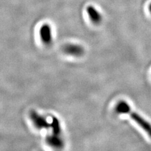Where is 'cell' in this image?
Masks as SVG:
<instances>
[{"instance_id":"obj_7","label":"cell","mask_w":151,"mask_h":151,"mask_svg":"<svg viewBox=\"0 0 151 151\" xmlns=\"http://www.w3.org/2000/svg\"><path fill=\"white\" fill-rule=\"evenodd\" d=\"M51 124V128L52 129L53 134L55 135H60L61 134V127L59 119L56 117H52V122L50 123Z\"/></svg>"},{"instance_id":"obj_1","label":"cell","mask_w":151,"mask_h":151,"mask_svg":"<svg viewBox=\"0 0 151 151\" xmlns=\"http://www.w3.org/2000/svg\"><path fill=\"white\" fill-rule=\"evenodd\" d=\"M115 110L118 113L129 114L132 119L137 123L151 137V125L140 115L132 111L128 103L124 101H120L116 106Z\"/></svg>"},{"instance_id":"obj_4","label":"cell","mask_w":151,"mask_h":151,"mask_svg":"<svg viewBox=\"0 0 151 151\" xmlns=\"http://www.w3.org/2000/svg\"><path fill=\"white\" fill-rule=\"evenodd\" d=\"M40 36L42 41L46 45L51 44L52 40L51 27L49 24H44L42 25L40 29Z\"/></svg>"},{"instance_id":"obj_2","label":"cell","mask_w":151,"mask_h":151,"mask_svg":"<svg viewBox=\"0 0 151 151\" xmlns=\"http://www.w3.org/2000/svg\"><path fill=\"white\" fill-rule=\"evenodd\" d=\"M30 116L32 122L37 129H49V127H51V124L47 122L45 118L40 115L35 111H32L30 113Z\"/></svg>"},{"instance_id":"obj_8","label":"cell","mask_w":151,"mask_h":151,"mask_svg":"<svg viewBox=\"0 0 151 151\" xmlns=\"http://www.w3.org/2000/svg\"><path fill=\"white\" fill-rule=\"evenodd\" d=\"M149 10H150V12H151V4H150V6H149Z\"/></svg>"},{"instance_id":"obj_6","label":"cell","mask_w":151,"mask_h":151,"mask_svg":"<svg viewBox=\"0 0 151 151\" xmlns=\"http://www.w3.org/2000/svg\"><path fill=\"white\" fill-rule=\"evenodd\" d=\"M87 12L89 18L91 19L92 22L95 24L100 23L101 22L102 17L96 9L92 6H89L87 8Z\"/></svg>"},{"instance_id":"obj_3","label":"cell","mask_w":151,"mask_h":151,"mask_svg":"<svg viewBox=\"0 0 151 151\" xmlns=\"http://www.w3.org/2000/svg\"><path fill=\"white\" fill-rule=\"evenodd\" d=\"M63 50L65 54L76 57L81 56L84 53V49L82 46L73 44H69L64 45Z\"/></svg>"},{"instance_id":"obj_5","label":"cell","mask_w":151,"mask_h":151,"mask_svg":"<svg viewBox=\"0 0 151 151\" xmlns=\"http://www.w3.org/2000/svg\"><path fill=\"white\" fill-rule=\"evenodd\" d=\"M46 142L51 147L55 149H62L64 147V141L60 135L52 134L48 135L46 138Z\"/></svg>"}]
</instances>
